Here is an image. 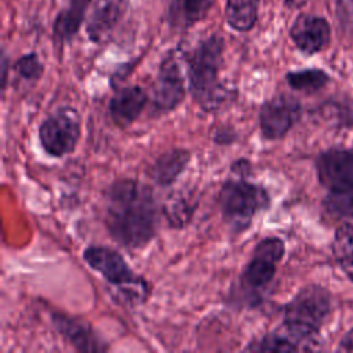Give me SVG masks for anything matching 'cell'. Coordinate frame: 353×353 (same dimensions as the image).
I'll return each mask as SVG.
<instances>
[{
	"label": "cell",
	"instance_id": "6da1fadb",
	"mask_svg": "<svg viewBox=\"0 0 353 353\" xmlns=\"http://www.w3.org/2000/svg\"><path fill=\"white\" fill-rule=\"evenodd\" d=\"M105 223L125 248H142L157 233L159 204L153 190L137 179L114 181L105 193Z\"/></svg>",
	"mask_w": 353,
	"mask_h": 353
},
{
	"label": "cell",
	"instance_id": "7a4b0ae2",
	"mask_svg": "<svg viewBox=\"0 0 353 353\" xmlns=\"http://www.w3.org/2000/svg\"><path fill=\"white\" fill-rule=\"evenodd\" d=\"M223 51V39L218 34H212L201 40L186 55L189 91L199 106L205 112L219 109L232 97L230 90L219 80Z\"/></svg>",
	"mask_w": 353,
	"mask_h": 353
},
{
	"label": "cell",
	"instance_id": "3957f363",
	"mask_svg": "<svg viewBox=\"0 0 353 353\" xmlns=\"http://www.w3.org/2000/svg\"><path fill=\"white\" fill-rule=\"evenodd\" d=\"M330 312V292L321 285H307L285 305L284 330L301 345L302 350L312 349Z\"/></svg>",
	"mask_w": 353,
	"mask_h": 353
},
{
	"label": "cell",
	"instance_id": "277c9868",
	"mask_svg": "<svg viewBox=\"0 0 353 353\" xmlns=\"http://www.w3.org/2000/svg\"><path fill=\"white\" fill-rule=\"evenodd\" d=\"M266 189L244 178L228 179L218 194V204L223 221L233 232H244L254 216L269 207Z\"/></svg>",
	"mask_w": 353,
	"mask_h": 353
},
{
	"label": "cell",
	"instance_id": "5b68a950",
	"mask_svg": "<svg viewBox=\"0 0 353 353\" xmlns=\"http://www.w3.org/2000/svg\"><path fill=\"white\" fill-rule=\"evenodd\" d=\"M83 259L110 284L130 290L134 296H145L148 290L145 279L135 274L116 250L106 245H90L83 251Z\"/></svg>",
	"mask_w": 353,
	"mask_h": 353
},
{
	"label": "cell",
	"instance_id": "8992f818",
	"mask_svg": "<svg viewBox=\"0 0 353 353\" xmlns=\"http://www.w3.org/2000/svg\"><path fill=\"white\" fill-rule=\"evenodd\" d=\"M39 139L44 152L52 157L72 153L80 139V121L76 110L62 108L50 114L39 127Z\"/></svg>",
	"mask_w": 353,
	"mask_h": 353
},
{
	"label": "cell",
	"instance_id": "52a82bcc",
	"mask_svg": "<svg viewBox=\"0 0 353 353\" xmlns=\"http://www.w3.org/2000/svg\"><path fill=\"white\" fill-rule=\"evenodd\" d=\"M301 116L302 105L298 98L288 94L274 95L261 106V132L269 141L280 139L299 121Z\"/></svg>",
	"mask_w": 353,
	"mask_h": 353
},
{
	"label": "cell",
	"instance_id": "ba28073f",
	"mask_svg": "<svg viewBox=\"0 0 353 353\" xmlns=\"http://www.w3.org/2000/svg\"><path fill=\"white\" fill-rule=\"evenodd\" d=\"M285 252V244L279 237L262 239L254 248L252 256L241 274L244 287L258 290L266 287L274 277L276 266Z\"/></svg>",
	"mask_w": 353,
	"mask_h": 353
},
{
	"label": "cell",
	"instance_id": "9c48e42d",
	"mask_svg": "<svg viewBox=\"0 0 353 353\" xmlns=\"http://www.w3.org/2000/svg\"><path fill=\"white\" fill-rule=\"evenodd\" d=\"M186 84L176 51H170L161 61L153 88L154 108L163 113L176 109L185 99Z\"/></svg>",
	"mask_w": 353,
	"mask_h": 353
},
{
	"label": "cell",
	"instance_id": "30bf717a",
	"mask_svg": "<svg viewBox=\"0 0 353 353\" xmlns=\"http://www.w3.org/2000/svg\"><path fill=\"white\" fill-rule=\"evenodd\" d=\"M316 172L327 190L353 185V148L320 153L316 159Z\"/></svg>",
	"mask_w": 353,
	"mask_h": 353
},
{
	"label": "cell",
	"instance_id": "8fae6325",
	"mask_svg": "<svg viewBox=\"0 0 353 353\" xmlns=\"http://www.w3.org/2000/svg\"><path fill=\"white\" fill-rule=\"evenodd\" d=\"M290 36L303 54L313 55L330 44L331 26L323 17L301 14L291 25Z\"/></svg>",
	"mask_w": 353,
	"mask_h": 353
},
{
	"label": "cell",
	"instance_id": "7c38bea8",
	"mask_svg": "<svg viewBox=\"0 0 353 353\" xmlns=\"http://www.w3.org/2000/svg\"><path fill=\"white\" fill-rule=\"evenodd\" d=\"M146 103L148 94L143 88L138 85L120 88L109 102L110 119L117 127L125 128L141 116Z\"/></svg>",
	"mask_w": 353,
	"mask_h": 353
},
{
	"label": "cell",
	"instance_id": "4fadbf2b",
	"mask_svg": "<svg viewBox=\"0 0 353 353\" xmlns=\"http://www.w3.org/2000/svg\"><path fill=\"white\" fill-rule=\"evenodd\" d=\"M127 8V0H97L87 22V34L91 41H105L120 22Z\"/></svg>",
	"mask_w": 353,
	"mask_h": 353
},
{
	"label": "cell",
	"instance_id": "5bb4252c",
	"mask_svg": "<svg viewBox=\"0 0 353 353\" xmlns=\"http://www.w3.org/2000/svg\"><path fill=\"white\" fill-rule=\"evenodd\" d=\"M52 321L58 332L79 352H103L108 349V345L97 336L90 325L59 313L52 316Z\"/></svg>",
	"mask_w": 353,
	"mask_h": 353
},
{
	"label": "cell",
	"instance_id": "9a60e30c",
	"mask_svg": "<svg viewBox=\"0 0 353 353\" xmlns=\"http://www.w3.org/2000/svg\"><path fill=\"white\" fill-rule=\"evenodd\" d=\"M190 160V152L183 148H174L161 153L149 170L150 178L159 186H170L185 171Z\"/></svg>",
	"mask_w": 353,
	"mask_h": 353
},
{
	"label": "cell",
	"instance_id": "2e32d148",
	"mask_svg": "<svg viewBox=\"0 0 353 353\" xmlns=\"http://www.w3.org/2000/svg\"><path fill=\"white\" fill-rule=\"evenodd\" d=\"M91 0H69L54 21V40L58 44L70 41L79 32Z\"/></svg>",
	"mask_w": 353,
	"mask_h": 353
},
{
	"label": "cell",
	"instance_id": "e0dca14e",
	"mask_svg": "<svg viewBox=\"0 0 353 353\" xmlns=\"http://www.w3.org/2000/svg\"><path fill=\"white\" fill-rule=\"evenodd\" d=\"M197 203L199 199L188 189L172 192L163 207V214L168 225L174 229L185 228L190 222L197 208Z\"/></svg>",
	"mask_w": 353,
	"mask_h": 353
},
{
	"label": "cell",
	"instance_id": "ac0fdd59",
	"mask_svg": "<svg viewBox=\"0 0 353 353\" xmlns=\"http://www.w3.org/2000/svg\"><path fill=\"white\" fill-rule=\"evenodd\" d=\"M259 0H226V21L237 32L251 30L258 19Z\"/></svg>",
	"mask_w": 353,
	"mask_h": 353
},
{
	"label": "cell",
	"instance_id": "d6986e66",
	"mask_svg": "<svg viewBox=\"0 0 353 353\" xmlns=\"http://www.w3.org/2000/svg\"><path fill=\"white\" fill-rule=\"evenodd\" d=\"M332 252L341 269L353 280V225L343 223L335 230Z\"/></svg>",
	"mask_w": 353,
	"mask_h": 353
},
{
	"label": "cell",
	"instance_id": "ffe728a7",
	"mask_svg": "<svg viewBox=\"0 0 353 353\" xmlns=\"http://www.w3.org/2000/svg\"><path fill=\"white\" fill-rule=\"evenodd\" d=\"M214 3L215 0H176V6H174L176 11H172V18L176 23L192 26L207 17Z\"/></svg>",
	"mask_w": 353,
	"mask_h": 353
},
{
	"label": "cell",
	"instance_id": "44dd1931",
	"mask_svg": "<svg viewBox=\"0 0 353 353\" xmlns=\"http://www.w3.org/2000/svg\"><path fill=\"white\" fill-rule=\"evenodd\" d=\"M285 80L288 85L296 91L314 92L330 81V76L321 69H303L287 73Z\"/></svg>",
	"mask_w": 353,
	"mask_h": 353
},
{
	"label": "cell",
	"instance_id": "7402d4cb",
	"mask_svg": "<svg viewBox=\"0 0 353 353\" xmlns=\"http://www.w3.org/2000/svg\"><path fill=\"white\" fill-rule=\"evenodd\" d=\"M245 350H254V352H296L302 350L301 345L292 339L287 332H270L262 336L261 339L250 342V345L245 346Z\"/></svg>",
	"mask_w": 353,
	"mask_h": 353
},
{
	"label": "cell",
	"instance_id": "603a6c76",
	"mask_svg": "<svg viewBox=\"0 0 353 353\" xmlns=\"http://www.w3.org/2000/svg\"><path fill=\"white\" fill-rule=\"evenodd\" d=\"M324 205L334 215L353 218V185L328 190Z\"/></svg>",
	"mask_w": 353,
	"mask_h": 353
},
{
	"label": "cell",
	"instance_id": "cb8c5ba5",
	"mask_svg": "<svg viewBox=\"0 0 353 353\" xmlns=\"http://www.w3.org/2000/svg\"><path fill=\"white\" fill-rule=\"evenodd\" d=\"M14 72L23 80L34 81L43 76L44 66L34 52H29L15 61Z\"/></svg>",
	"mask_w": 353,
	"mask_h": 353
},
{
	"label": "cell",
	"instance_id": "d4e9b609",
	"mask_svg": "<svg viewBox=\"0 0 353 353\" xmlns=\"http://www.w3.org/2000/svg\"><path fill=\"white\" fill-rule=\"evenodd\" d=\"M336 15L341 26L346 32L353 33V0H339L336 6Z\"/></svg>",
	"mask_w": 353,
	"mask_h": 353
},
{
	"label": "cell",
	"instance_id": "484cf974",
	"mask_svg": "<svg viewBox=\"0 0 353 353\" xmlns=\"http://www.w3.org/2000/svg\"><path fill=\"white\" fill-rule=\"evenodd\" d=\"M230 170L233 174H237L240 178H244L248 174V171L251 170V164L245 159H239L237 161H234L232 164Z\"/></svg>",
	"mask_w": 353,
	"mask_h": 353
},
{
	"label": "cell",
	"instance_id": "4316f807",
	"mask_svg": "<svg viewBox=\"0 0 353 353\" xmlns=\"http://www.w3.org/2000/svg\"><path fill=\"white\" fill-rule=\"evenodd\" d=\"M339 352H353V330H350L342 339L338 346Z\"/></svg>",
	"mask_w": 353,
	"mask_h": 353
},
{
	"label": "cell",
	"instance_id": "83f0119b",
	"mask_svg": "<svg viewBox=\"0 0 353 353\" xmlns=\"http://www.w3.org/2000/svg\"><path fill=\"white\" fill-rule=\"evenodd\" d=\"M232 141H233V138H232V131H225V130H222V131H219V132L216 134V137H215V142H216L218 145H229V143H232Z\"/></svg>",
	"mask_w": 353,
	"mask_h": 353
},
{
	"label": "cell",
	"instance_id": "f1b7e54d",
	"mask_svg": "<svg viewBox=\"0 0 353 353\" xmlns=\"http://www.w3.org/2000/svg\"><path fill=\"white\" fill-rule=\"evenodd\" d=\"M7 69H8L7 55H6V52L3 51V55H1V77H3L1 88H3V91H6V87H7Z\"/></svg>",
	"mask_w": 353,
	"mask_h": 353
},
{
	"label": "cell",
	"instance_id": "f546056e",
	"mask_svg": "<svg viewBox=\"0 0 353 353\" xmlns=\"http://www.w3.org/2000/svg\"><path fill=\"white\" fill-rule=\"evenodd\" d=\"M310 0H284L285 6L290 7V8H301V7H303Z\"/></svg>",
	"mask_w": 353,
	"mask_h": 353
}]
</instances>
